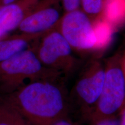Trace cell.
Masks as SVG:
<instances>
[{"label": "cell", "instance_id": "cell-15", "mask_svg": "<svg viewBox=\"0 0 125 125\" xmlns=\"http://www.w3.org/2000/svg\"><path fill=\"white\" fill-rule=\"evenodd\" d=\"M92 125H121V123L119 118L114 116L92 123Z\"/></svg>", "mask_w": 125, "mask_h": 125}, {"label": "cell", "instance_id": "cell-11", "mask_svg": "<svg viewBox=\"0 0 125 125\" xmlns=\"http://www.w3.org/2000/svg\"><path fill=\"white\" fill-rule=\"evenodd\" d=\"M105 13L111 21H117L125 15V0H107Z\"/></svg>", "mask_w": 125, "mask_h": 125}, {"label": "cell", "instance_id": "cell-8", "mask_svg": "<svg viewBox=\"0 0 125 125\" xmlns=\"http://www.w3.org/2000/svg\"><path fill=\"white\" fill-rule=\"evenodd\" d=\"M59 18V13L56 9L52 8L41 9L28 14L18 29L24 34H42L52 27Z\"/></svg>", "mask_w": 125, "mask_h": 125}, {"label": "cell", "instance_id": "cell-3", "mask_svg": "<svg viewBox=\"0 0 125 125\" xmlns=\"http://www.w3.org/2000/svg\"><path fill=\"white\" fill-rule=\"evenodd\" d=\"M125 100V73L118 65L105 70L100 96L86 118L93 123L115 116Z\"/></svg>", "mask_w": 125, "mask_h": 125}, {"label": "cell", "instance_id": "cell-2", "mask_svg": "<svg viewBox=\"0 0 125 125\" xmlns=\"http://www.w3.org/2000/svg\"><path fill=\"white\" fill-rule=\"evenodd\" d=\"M51 72L42 64L35 51L28 49L0 62V94L7 95L29 83L49 79Z\"/></svg>", "mask_w": 125, "mask_h": 125}, {"label": "cell", "instance_id": "cell-10", "mask_svg": "<svg viewBox=\"0 0 125 125\" xmlns=\"http://www.w3.org/2000/svg\"><path fill=\"white\" fill-rule=\"evenodd\" d=\"M0 125H29V124L2 98L0 101Z\"/></svg>", "mask_w": 125, "mask_h": 125}, {"label": "cell", "instance_id": "cell-9", "mask_svg": "<svg viewBox=\"0 0 125 125\" xmlns=\"http://www.w3.org/2000/svg\"><path fill=\"white\" fill-rule=\"evenodd\" d=\"M34 34L8 35L0 40V62L9 59L29 49L30 41Z\"/></svg>", "mask_w": 125, "mask_h": 125}, {"label": "cell", "instance_id": "cell-7", "mask_svg": "<svg viewBox=\"0 0 125 125\" xmlns=\"http://www.w3.org/2000/svg\"><path fill=\"white\" fill-rule=\"evenodd\" d=\"M33 1L21 0L0 7V40L19 27L24 18L29 14L27 13V9Z\"/></svg>", "mask_w": 125, "mask_h": 125}, {"label": "cell", "instance_id": "cell-12", "mask_svg": "<svg viewBox=\"0 0 125 125\" xmlns=\"http://www.w3.org/2000/svg\"><path fill=\"white\" fill-rule=\"evenodd\" d=\"M93 30L96 40L95 48H101L105 46L111 37V30L108 23L104 22L98 23Z\"/></svg>", "mask_w": 125, "mask_h": 125}, {"label": "cell", "instance_id": "cell-17", "mask_svg": "<svg viewBox=\"0 0 125 125\" xmlns=\"http://www.w3.org/2000/svg\"><path fill=\"white\" fill-rule=\"evenodd\" d=\"M54 125H73V124L71 122V121H68L66 118H65L57 121Z\"/></svg>", "mask_w": 125, "mask_h": 125}, {"label": "cell", "instance_id": "cell-13", "mask_svg": "<svg viewBox=\"0 0 125 125\" xmlns=\"http://www.w3.org/2000/svg\"><path fill=\"white\" fill-rule=\"evenodd\" d=\"M82 2L84 10L90 14L99 12L102 5V0H82Z\"/></svg>", "mask_w": 125, "mask_h": 125}, {"label": "cell", "instance_id": "cell-1", "mask_svg": "<svg viewBox=\"0 0 125 125\" xmlns=\"http://www.w3.org/2000/svg\"><path fill=\"white\" fill-rule=\"evenodd\" d=\"M2 96L29 125H54L66 118V94L51 79L30 82L13 93Z\"/></svg>", "mask_w": 125, "mask_h": 125}, {"label": "cell", "instance_id": "cell-14", "mask_svg": "<svg viewBox=\"0 0 125 125\" xmlns=\"http://www.w3.org/2000/svg\"><path fill=\"white\" fill-rule=\"evenodd\" d=\"M80 1L81 0H62L64 7L68 12L76 10L79 7Z\"/></svg>", "mask_w": 125, "mask_h": 125}, {"label": "cell", "instance_id": "cell-4", "mask_svg": "<svg viewBox=\"0 0 125 125\" xmlns=\"http://www.w3.org/2000/svg\"><path fill=\"white\" fill-rule=\"evenodd\" d=\"M63 37L71 46L81 49L95 48L96 40L90 20L78 10L69 12L62 23Z\"/></svg>", "mask_w": 125, "mask_h": 125}, {"label": "cell", "instance_id": "cell-5", "mask_svg": "<svg viewBox=\"0 0 125 125\" xmlns=\"http://www.w3.org/2000/svg\"><path fill=\"white\" fill-rule=\"evenodd\" d=\"M105 70L98 69L83 76L76 83L73 94L86 118L97 102L102 90Z\"/></svg>", "mask_w": 125, "mask_h": 125}, {"label": "cell", "instance_id": "cell-16", "mask_svg": "<svg viewBox=\"0 0 125 125\" xmlns=\"http://www.w3.org/2000/svg\"><path fill=\"white\" fill-rule=\"evenodd\" d=\"M119 120L121 125H125V100L123 103L122 107H121L119 112Z\"/></svg>", "mask_w": 125, "mask_h": 125}, {"label": "cell", "instance_id": "cell-6", "mask_svg": "<svg viewBox=\"0 0 125 125\" xmlns=\"http://www.w3.org/2000/svg\"><path fill=\"white\" fill-rule=\"evenodd\" d=\"M71 46L62 34L52 32L43 38L36 54L45 67H55L70 56Z\"/></svg>", "mask_w": 125, "mask_h": 125}, {"label": "cell", "instance_id": "cell-18", "mask_svg": "<svg viewBox=\"0 0 125 125\" xmlns=\"http://www.w3.org/2000/svg\"><path fill=\"white\" fill-rule=\"evenodd\" d=\"M2 95H1V94H0V101H1V100H2Z\"/></svg>", "mask_w": 125, "mask_h": 125}]
</instances>
